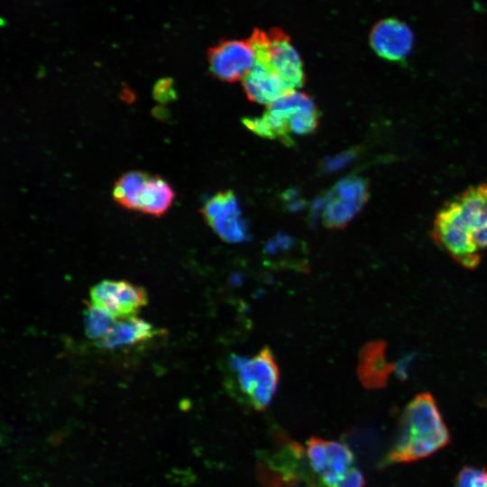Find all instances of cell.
<instances>
[{"label":"cell","instance_id":"cell-8","mask_svg":"<svg viewBox=\"0 0 487 487\" xmlns=\"http://www.w3.org/2000/svg\"><path fill=\"white\" fill-rule=\"evenodd\" d=\"M209 70L225 82L243 80L255 63V52L249 41L223 40L207 51Z\"/></svg>","mask_w":487,"mask_h":487},{"label":"cell","instance_id":"cell-18","mask_svg":"<svg viewBox=\"0 0 487 487\" xmlns=\"http://www.w3.org/2000/svg\"><path fill=\"white\" fill-rule=\"evenodd\" d=\"M455 487H487V470L463 466L455 477Z\"/></svg>","mask_w":487,"mask_h":487},{"label":"cell","instance_id":"cell-3","mask_svg":"<svg viewBox=\"0 0 487 487\" xmlns=\"http://www.w3.org/2000/svg\"><path fill=\"white\" fill-rule=\"evenodd\" d=\"M255 61L280 77L290 88L301 87L305 73L300 56L289 36L280 28L254 29L249 39Z\"/></svg>","mask_w":487,"mask_h":487},{"label":"cell","instance_id":"cell-7","mask_svg":"<svg viewBox=\"0 0 487 487\" xmlns=\"http://www.w3.org/2000/svg\"><path fill=\"white\" fill-rule=\"evenodd\" d=\"M201 214L205 221L225 242L241 243L247 239L248 229L232 190H222L208 198Z\"/></svg>","mask_w":487,"mask_h":487},{"label":"cell","instance_id":"cell-16","mask_svg":"<svg viewBox=\"0 0 487 487\" xmlns=\"http://www.w3.org/2000/svg\"><path fill=\"white\" fill-rule=\"evenodd\" d=\"M327 467L326 470L340 476L354 466V456L352 450L337 441H326Z\"/></svg>","mask_w":487,"mask_h":487},{"label":"cell","instance_id":"cell-5","mask_svg":"<svg viewBox=\"0 0 487 487\" xmlns=\"http://www.w3.org/2000/svg\"><path fill=\"white\" fill-rule=\"evenodd\" d=\"M433 240L459 264L473 270L481 262V250L456 198L444 205L435 216Z\"/></svg>","mask_w":487,"mask_h":487},{"label":"cell","instance_id":"cell-11","mask_svg":"<svg viewBox=\"0 0 487 487\" xmlns=\"http://www.w3.org/2000/svg\"><path fill=\"white\" fill-rule=\"evenodd\" d=\"M458 200L474 241L482 251L487 248V184L470 187Z\"/></svg>","mask_w":487,"mask_h":487},{"label":"cell","instance_id":"cell-6","mask_svg":"<svg viewBox=\"0 0 487 487\" xmlns=\"http://www.w3.org/2000/svg\"><path fill=\"white\" fill-rule=\"evenodd\" d=\"M369 198V185L362 177L348 176L340 179L326 194L321 219L330 229L345 227L360 213Z\"/></svg>","mask_w":487,"mask_h":487},{"label":"cell","instance_id":"cell-15","mask_svg":"<svg viewBox=\"0 0 487 487\" xmlns=\"http://www.w3.org/2000/svg\"><path fill=\"white\" fill-rule=\"evenodd\" d=\"M115 317L94 306H89L85 313L87 336L98 345L108 334Z\"/></svg>","mask_w":487,"mask_h":487},{"label":"cell","instance_id":"cell-4","mask_svg":"<svg viewBox=\"0 0 487 487\" xmlns=\"http://www.w3.org/2000/svg\"><path fill=\"white\" fill-rule=\"evenodd\" d=\"M113 198L125 208L160 216L172 205L175 193L162 178L133 170L115 181Z\"/></svg>","mask_w":487,"mask_h":487},{"label":"cell","instance_id":"cell-1","mask_svg":"<svg viewBox=\"0 0 487 487\" xmlns=\"http://www.w3.org/2000/svg\"><path fill=\"white\" fill-rule=\"evenodd\" d=\"M450 434L438 406L429 393L416 395L400 418L397 437L386 464L411 463L426 458L445 447Z\"/></svg>","mask_w":487,"mask_h":487},{"label":"cell","instance_id":"cell-17","mask_svg":"<svg viewBox=\"0 0 487 487\" xmlns=\"http://www.w3.org/2000/svg\"><path fill=\"white\" fill-rule=\"evenodd\" d=\"M307 457L313 473L322 474L327 467L326 440L311 437L307 444Z\"/></svg>","mask_w":487,"mask_h":487},{"label":"cell","instance_id":"cell-10","mask_svg":"<svg viewBox=\"0 0 487 487\" xmlns=\"http://www.w3.org/2000/svg\"><path fill=\"white\" fill-rule=\"evenodd\" d=\"M369 41L374 52L383 60L402 61L412 50L414 35L405 23L386 18L372 27Z\"/></svg>","mask_w":487,"mask_h":487},{"label":"cell","instance_id":"cell-13","mask_svg":"<svg viewBox=\"0 0 487 487\" xmlns=\"http://www.w3.org/2000/svg\"><path fill=\"white\" fill-rule=\"evenodd\" d=\"M393 371L385 355V345L375 341L365 345L359 355L357 373L363 385L368 389H379L387 384Z\"/></svg>","mask_w":487,"mask_h":487},{"label":"cell","instance_id":"cell-9","mask_svg":"<svg viewBox=\"0 0 487 487\" xmlns=\"http://www.w3.org/2000/svg\"><path fill=\"white\" fill-rule=\"evenodd\" d=\"M91 305L112 316L123 318L134 317L148 302L145 290L125 280H105L90 290Z\"/></svg>","mask_w":487,"mask_h":487},{"label":"cell","instance_id":"cell-20","mask_svg":"<svg viewBox=\"0 0 487 487\" xmlns=\"http://www.w3.org/2000/svg\"><path fill=\"white\" fill-rule=\"evenodd\" d=\"M155 96L159 100H169L173 97V89L171 83L167 79L161 81L155 88Z\"/></svg>","mask_w":487,"mask_h":487},{"label":"cell","instance_id":"cell-14","mask_svg":"<svg viewBox=\"0 0 487 487\" xmlns=\"http://www.w3.org/2000/svg\"><path fill=\"white\" fill-rule=\"evenodd\" d=\"M156 333L150 323L135 316L116 317L107 335L97 346L105 349L131 346L152 338Z\"/></svg>","mask_w":487,"mask_h":487},{"label":"cell","instance_id":"cell-19","mask_svg":"<svg viewBox=\"0 0 487 487\" xmlns=\"http://www.w3.org/2000/svg\"><path fill=\"white\" fill-rule=\"evenodd\" d=\"M365 478L362 472L355 468L351 467L343 476L339 482L338 487H364Z\"/></svg>","mask_w":487,"mask_h":487},{"label":"cell","instance_id":"cell-12","mask_svg":"<svg viewBox=\"0 0 487 487\" xmlns=\"http://www.w3.org/2000/svg\"><path fill=\"white\" fill-rule=\"evenodd\" d=\"M242 82L248 99L267 106L294 91L280 77L256 61Z\"/></svg>","mask_w":487,"mask_h":487},{"label":"cell","instance_id":"cell-2","mask_svg":"<svg viewBox=\"0 0 487 487\" xmlns=\"http://www.w3.org/2000/svg\"><path fill=\"white\" fill-rule=\"evenodd\" d=\"M229 366L239 393L256 410L266 409L277 391L280 370L269 347L252 357L232 355Z\"/></svg>","mask_w":487,"mask_h":487}]
</instances>
